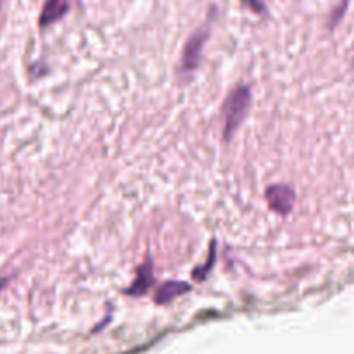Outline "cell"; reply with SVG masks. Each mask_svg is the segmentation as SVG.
I'll list each match as a JSON object with an SVG mask.
<instances>
[{"mask_svg":"<svg viewBox=\"0 0 354 354\" xmlns=\"http://www.w3.org/2000/svg\"><path fill=\"white\" fill-rule=\"evenodd\" d=\"M249 106H251V90L249 86H237L230 92L223 104V137L225 140H230L232 135L235 133L239 127L244 121L245 114H248Z\"/></svg>","mask_w":354,"mask_h":354,"instance_id":"6da1fadb","label":"cell"},{"mask_svg":"<svg viewBox=\"0 0 354 354\" xmlns=\"http://www.w3.org/2000/svg\"><path fill=\"white\" fill-rule=\"evenodd\" d=\"M207 35H209V26H203L196 31L194 35H190V38L187 40L185 47H183L182 59H180V75L189 76L199 66L201 57H203V48L204 44L207 40Z\"/></svg>","mask_w":354,"mask_h":354,"instance_id":"7a4b0ae2","label":"cell"},{"mask_svg":"<svg viewBox=\"0 0 354 354\" xmlns=\"http://www.w3.org/2000/svg\"><path fill=\"white\" fill-rule=\"evenodd\" d=\"M266 201L279 214H289L296 203V194L287 185H272L266 190Z\"/></svg>","mask_w":354,"mask_h":354,"instance_id":"3957f363","label":"cell"},{"mask_svg":"<svg viewBox=\"0 0 354 354\" xmlns=\"http://www.w3.org/2000/svg\"><path fill=\"white\" fill-rule=\"evenodd\" d=\"M152 283H154V265H152V259H147L138 268L137 277H135L133 283L127 290V294H130V296H142V294L147 292V289Z\"/></svg>","mask_w":354,"mask_h":354,"instance_id":"277c9868","label":"cell"},{"mask_svg":"<svg viewBox=\"0 0 354 354\" xmlns=\"http://www.w3.org/2000/svg\"><path fill=\"white\" fill-rule=\"evenodd\" d=\"M69 9V0H47L40 14V26H48L61 19Z\"/></svg>","mask_w":354,"mask_h":354,"instance_id":"5b68a950","label":"cell"},{"mask_svg":"<svg viewBox=\"0 0 354 354\" xmlns=\"http://www.w3.org/2000/svg\"><path fill=\"white\" fill-rule=\"evenodd\" d=\"M189 290H190L189 283L166 282L165 286H161L158 290H156V303H158V304L171 303L173 299L183 296V294H187Z\"/></svg>","mask_w":354,"mask_h":354,"instance_id":"8992f818","label":"cell"},{"mask_svg":"<svg viewBox=\"0 0 354 354\" xmlns=\"http://www.w3.org/2000/svg\"><path fill=\"white\" fill-rule=\"evenodd\" d=\"M213 263H214V245H213V248H211V254H209V261H207V266L204 265L203 268H197V270H194V279H197V280H203L204 277L207 275L206 272H209V268H211V266H213Z\"/></svg>","mask_w":354,"mask_h":354,"instance_id":"52a82bcc","label":"cell"},{"mask_svg":"<svg viewBox=\"0 0 354 354\" xmlns=\"http://www.w3.org/2000/svg\"><path fill=\"white\" fill-rule=\"evenodd\" d=\"M245 3H248L251 9H254L256 12H261V10H265V0H244Z\"/></svg>","mask_w":354,"mask_h":354,"instance_id":"ba28073f","label":"cell"},{"mask_svg":"<svg viewBox=\"0 0 354 354\" xmlns=\"http://www.w3.org/2000/svg\"><path fill=\"white\" fill-rule=\"evenodd\" d=\"M0 287H2V283H0Z\"/></svg>","mask_w":354,"mask_h":354,"instance_id":"9c48e42d","label":"cell"}]
</instances>
